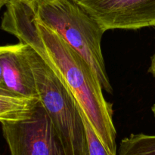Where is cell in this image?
Returning <instances> with one entry per match:
<instances>
[{"label": "cell", "mask_w": 155, "mask_h": 155, "mask_svg": "<svg viewBox=\"0 0 155 155\" xmlns=\"http://www.w3.org/2000/svg\"><path fill=\"white\" fill-rule=\"evenodd\" d=\"M2 130L11 155H74L40 101L28 117L2 123Z\"/></svg>", "instance_id": "obj_4"}, {"label": "cell", "mask_w": 155, "mask_h": 155, "mask_svg": "<svg viewBox=\"0 0 155 155\" xmlns=\"http://www.w3.org/2000/svg\"><path fill=\"white\" fill-rule=\"evenodd\" d=\"M1 29L30 45L63 80L105 148L117 155L112 104L89 63L54 30L37 19L27 0H10Z\"/></svg>", "instance_id": "obj_1"}, {"label": "cell", "mask_w": 155, "mask_h": 155, "mask_svg": "<svg viewBox=\"0 0 155 155\" xmlns=\"http://www.w3.org/2000/svg\"><path fill=\"white\" fill-rule=\"evenodd\" d=\"M105 31L155 27V0H74Z\"/></svg>", "instance_id": "obj_5"}, {"label": "cell", "mask_w": 155, "mask_h": 155, "mask_svg": "<svg viewBox=\"0 0 155 155\" xmlns=\"http://www.w3.org/2000/svg\"><path fill=\"white\" fill-rule=\"evenodd\" d=\"M9 1H10V0H0V10H1L3 6L6 5Z\"/></svg>", "instance_id": "obj_11"}, {"label": "cell", "mask_w": 155, "mask_h": 155, "mask_svg": "<svg viewBox=\"0 0 155 155\" xmlns=\"http://www.w3.org/2000/svg\"><path fill=\"white\" fill-rule=\"evenodd\" d=\"M2 80V67L1 62H0V83Z\"/></svg>", "instance_id": "obj_12"}, {"label": "cell", "mask_w": 155, "mask_h": 155, "mask_svg": "<svg viewBox=\"0 0 155 155\" xmlns=\"http://www.w3.org/2000/svg\"><path fill=\"white\" fill-rule=\"evenodd\" d=\"M119 155H155V135H130L121 142Z\"/></svg>", "instance_id": "obj_8"}, {"label": "cell", "mask_w": 155, "mask_h": 155, "mask_svg": "<svg viewBox=\"0 0 155 155\" xmlns=\"http://www.w3.org/2000/svg\"><path fill=\"white\" fill-rule=\"evenodd\" d=\"M39 101L0 93V123L15 122L28 117Z\"/></svg>", "instance_id": "obj_7"}, {"label": "cell", "mask_w": 155, "mask_h": 155, "mask_svg": "<svg viewBox=\"0 0 155 155\" xmlns=\"http://www.w3.org/2000/svg\"><path fill=\"white\" fill-rule=\"evenodd\" d=\"M149 71L155 78V51L154 54L153 55L152 58H151V66H150L149 68Z\"/></svg>", "instance_id": "obj_10"}, {"label": "cell", "mask_w": 155, "mask_h": 155, "mask_svg": "<svg viewBox=\"0 0 155 155\" xmlns=\"http://www.w3.org/2000/svg\"><path fill=\"white\" fill-rule=\"evenodd\" d=\"M151 110H152L153 114H154V117H155V104L152 106V107H151Z\"/></svg>", "instance_id": "obj_14"}, {"label": "cell", "mask_w": 155, "mask_h": 155, "mask_svg": "<svg viewBox=\"0 0 155 155\" xmlns=\"http://www.w3.org/2000/svg\"><path fill=\"white\" fill-rule=\"evenodd\" d=\"M80 112L83 117L87 139V155H114L105 148L104 144L100 140L81 107Z\"/></svg>", "instance_id": "obj_9"}, {"label": "cell", "mask_w": 155, "mask_h": 155, "mask_svg": "<svg viewBox=\"0 0 155 155\" xmlns=\"http://www.w3.org/2000/svg\"><path fill=\"white\" fill-rule=\"evenodd\" d=\"M27 52L39 101L54 127L73 154L87 155L86 130L78 102L63 80L28 45Z\"/></svg>", "instance_id": "obj_3"}, {"label": "cell", "mask_w": 155, "mask_h": 155, "mask_svg": "<svg viewBox=\"0 0 155 155\" xmlns=\"http://www.w3.org/2000/svg\"><path fill=\"white\" fill-rule=\"evenodd\" d=\"M0 62L2 67L0 93L39 100L26 44L20 42L6 45L0 53Z\"/></svg>", "instance_id": "obj_6"}, {"label": "cell", "mask_w": 155, "mask_h": 155, "mask_svg": "<svg viewBox=\"0 0 155 155\" xmlns=\"http://www.w3.org/2000/svg\"><path fill=\"white\" fill-rule=\"evenodd\" d=\"M38 20L57 32L90 64L103 89L112 92L101 51L105 30L74 0H27Z\"/></svg>", "instance_id": "obj_2"}, {"label": "cell", "mask_w": 155, "mask_h": 155, "mask_svg": "<svg viewBox=\"0 0 155 155\" xmlns=\"http://www.w3.org/2000/svg\"><path fill=\"white\" fill-rule=\"evenodd\" d=\"M6 48V45H0V53L2 52Z\"/></svg>", "instance_id": "obj_13"}]
</instances>
